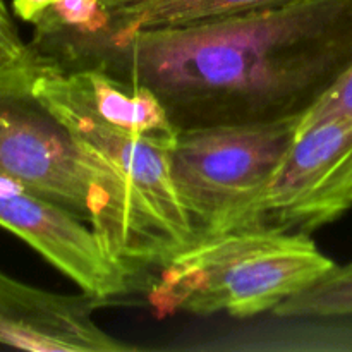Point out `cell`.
I'll return each mask as SVG.
<instances>
[{"mask_svg":"<svg viewBox=\"0 0 352 352\" xmlns=\"http://www.w3.org/2000/svg\"><path fill=\"white\" fill-rule=\"evenodd\" d=\"M105 306L86 294H58L16 280L0 270V346L34 352L140 351L98 325Z\"/></svg>","mask_w":352,"mask_h":352,"instance_id":"obj_7","label":"cell"},{"mask_svg":"<svg viewBox=\"0 0 352 352\" xmlns=\"http://www.w3.org/2000/svg\"><path fill=\"white\" fill-rule=\"evenodd\" d=\"M64 71L98 67L150 88L177 129L302 117L352 64V0L284 6L122 38L33 33Z\"/></svg>","mask_w":352,"mask_h":352,"instance_id":"obj_1","label":"cell"},{"mask_svg":"<svg viewBox=\"0 0 352 352\" xmlns=\"http://www.w3.org/2000/svg\"><path fill=\"white\" fill-rule=\"evenodd\" d=\"M294 0H105L96 33L122 38L140 30L172 28L284 6Z\"/></svg>","mask_w":352,"mask_h":352,"instance_id":"obj_9","label":"cell"},{"mask_svg":"<svg viewBox=\"0 0 352 352\" xmlns=\"http://www.w3.org/2000/svg\"><path fill=\"white\" fill-rule=\"evenodd\" d=\"M272 315L275 318L352 316V261L333 265L318 280L278 305Z\"/></svg>","mask_w":352,"mask_h":352,"instance_id":"obj_10","label":"cell"},{"mask_svg":"<svg viewBox=\"0 0 352 352\" xmlns=\"http://www.w3.org/2000/svg\"><path fill=\"white\" fill-rule=\"evenodd\" d=\"M352 148V119L330 120L298 134L261 191L237 212L229 230H284ZM220 232V234H222Z\"/></svg>","mask_w":352,"mask_h":352,"instance_id":"obj_8","label":"cell"},{"mask_svg":"<svg viewBox=\"0 0 352 352\" xmlns=\"http://www.w3.org/2000/svg\"><path fill=\"white\" fill-rule=\"evenodd\" d=\"M0 227L23 239L82 292L105 305L143 292V284L107 254L89 223L7 177H0Z\"/></svg>","mask_w":352,"mask_h":352,"instance_id":"obj_6","label":"cell"},{"mask_svg":"<svg viewBox=\"0 0 352 352\" xmlns=\"http://www.w3.org/2000/svg\"><path fill=\"white\" fill-rule=\"evenodd\" d=\"M301 119L179 129L170 174L196 241L222 232L261 191L294 144Z\"/></svg>","mask_w":352,"mask_h":352,"instance_id":"obj_4","label":"cell"},{"mask_svg":"<svg viewBox=\"0 0 352 352\" xmlns=\"http://www.w3.org/2000/svg\"><path fill=\"white\" fill-rule=\"evenodd\" d=\"M30 52V43L21 38L14 12L6 0H0V65L12 64L24 58Z\"/></svg>","mask_w":352,"mask_h":352,"instance_id":"obj_12","label":"cell"},{"mask_svg":"<svg viewBox=\"0 0 352 352\" xmlns=\"http://www.w3.org/2000/svg\"><path fill=\"white\" fill-rule=\"evenodd\" d=\"M62 0H12V12L23 23L33 24L41 14Z\"/></svg>","mask_w":352,"mask_h":352,"instance_id":"obj_13","label":"cell"},{"mask_svg":"<svg viewBox=\"0 0 352 352\" xmlns=\"http://www.w3.org/2000/svg\"><path fill=\"white\" fill-rule=\"evenodd\" d=\"M41 55L0 65V177L58 203L91 226L96 165L34 93Z\"/></svg>","mask_w":352,"mask_h":352,"instance_id":"obj_5","label":"cell"},{"mask_svg":"<svg viewBox=\"0 0 352 352\" xmlns=\"http://www.w3.org/2000/svg\"><path fill=\"white\" fill-rule=\"evenodd\" d=\"M52 113L100 170L91 229L144 289L151 272L196 241L172 181L168 150L78 113Z\"/></svg>","mask_w":352,"mask_h":352,"instance_id":"obj_3","label":"cell"},{"mask_svg":"<svg viewBox=\"0 0 352 352\" xmlns=\"http://www.w3.org/2000/svg\"><path fill=\"white\" fill-rule=\"evenodd\" d=\"M311 234L229 230L205 237L146 277V302L160 315L253 318L311 285L333 267Z\"/></svg>","mask_w":352,"mask_h":352,"instance_id":"obj_2","label":"cell"},{"mask_svg":"<svg viewBox=\"0 0 352 352\" xmlns=\"http://www.w3.org/2000/svg\"><path fill=\"white\" fill-rule=\"evenodd\" d=\"M352 119V64L302 116L299 133L330 120Z\"/></svg>","mask_w":352,"mask_h":352,"instance_id":"obj_11","label":"cell"}]
</instances>
